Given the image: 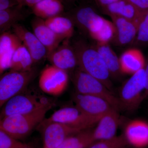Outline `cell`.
Here are the masks:
<instances>
[{"label": "cell", "mask_w": 148, "mask_h": 148, "mask_svg": "<svg viewBox=\"0 0 148 148\" xmlns=\"http://www.w3.org/2000/svg\"><path fill=\"white\" fill-rule=\"evenodd\" d=\"M111 16L114 21L118 41L120 44L127 45L136 38L141 21L129 20L115 15Z\"/></svg>", "instance_id": "e0dca14e"}, {"label": "cell", "mask_w": 148, "mask_h": 148, "mask_svg": "<svg viewBox=\"0 0 148 148\" xmlns=\"http://www.w3.org/2000/svg\"><path fill=\"white\" fill-rule=\"evenodd\" d=\"M129 145L124 134H122L108 140L95 142L87 148H127Z\"/></svg>", "instance_id": "4316f807"}, {"label": "cell", "mask_w": 148, "mask_h": 148, "mask_svg": "<svg viewBox=\"0 0 148 148\" xmlns=\"http://www.w3.org/2000/svg\"><path fill=\"white\" fill-rule=\"evenodd\" d=\"M22 44L14 33L7 32L0 36V72L1 74L10 68L11 61L15 51Z\"/></svg>", "instance_id": "9a60e30c"}, {"label": "cell", "mask_w": 148, "mask_h": 148, "mask_svg": "<svg viewBox=\"0 0 148 148\" xmlns=\"http://www.w3.org/2000/svg\"><path fill=\"white\" fill-rule=\"evenodd\" d=\"M136 39L140 44L148 45V9L145 12L140 21Z\"/></svg>", "instance_id": "f546056e"}, {"label": "cell", "mask_w": 148, "mask_h": 148, "mask_svg": "<svg viewBox=\"0 0 148 148\" xmlns=\"http://www.w3.org/2000/svg\"><path fill=\"white\" fill-rule=\"evenodd\" d=\"M32 27L34 34L46 49L47 56L64 41L48 27L44 19L36 16L32 20Z\"/></svg>", "instance_id": "5bb4252c"}, {"label": "cell", "mask_w": 148, "mask_h": 148, "mask_svg": "<svg viewBox=\"0 0 148 148\" xmlns=\"http://www.w3.org/2000/svg\"><path fill=\"white\" fill-rule=\"evenodd\" d=\"M73 82L76 93L103 98L118 111L121 110L118 97L101 81L89 74L78 68L74 73Z\"/></svg>", "instance_id": "3957f363"}, {"label": "cell", "mask_w": 148, "mask_h": 148, "mask_svg": "<svg viewBox=\"0 0 148 148\" xmlns=\"http://www.w3.org/2000/svg\"><path fill=\"white\" fill-rule=\"evenodd\" d=\"M27 148H30V147H27Z\"/></svg>", "instance_id": "8d00e7d4"}, {"label": "cell", "mask_w": 148, "mask_h": 148, "mask_svg": "<svg viewBox=\"0 0 148 148\" xmlns=\"http://www.w3.org/2000/svg\"><path fill=\"white\" fill-rule=\"evenodd\" d=\"M52 107L49 106L30 113L4 118L0 121V130L17 140L22 139L42 121L46 114Z\"/></svg>", "instance_id": "7a4b0ae2"}, {"label": "cell", "mask_w": 148, "mask_h": 148, "mask_svg": "<svg viewBox=\"0 0 148 148\" xmlns=\"http://www.w3.org/2000/svg\"><path fill=\"white\" fill-rule=\"evenodd\" d=\"M33 58L29 51L22 43L15 51L12 58L11 71L25 72L31 71L34 65Z\"/></svg>", "instance_id": "cb8c5ba5"}, {"label": "cell", "mask_w": 148, "mask_h": 148, "mask_svg": "<svg viewBox=\"0 0 148 148\" xmlns=\"http://www.w3.org/2000/svg\"><path fill=\"white\" fill-rule=\"evenodd\" d=\"M146 75L145 68L132 75L123 86L119 98L121 110L132 111L138 108L145 98Z\"/></svg>", "instance_id": "8992f818"}, {"label": "cell", "mask_w": 148, "mask_h": 148, "mask_svg": "<svg viewBox=\"0 0 148 148\" xmlns=\"http://www.w3.org/2000/svg\"><path fill=\"white\" fill-rule=\"evenodd\" d=\"M128 1L141 10H145L148 9V0H128Z\"/></svg>", "instance_id": "1f68e13d"}, {"label": "cell", "mask_w": 148, "mask_h": 148, "mask_svg": "<svg viewBox=\"0 0 148 148\" xmlns=\"http://www.w3.org/2000/svg\"><path fill=\"white\" fill-rule=\"evenodd\" d=\"M25 7L19 5L10 8L0 10V31L1 34L8 32L19 21L27 16Z\"/></svg>", "instance_id": "44dd1931"}, {"label": "cell", "mask_w": 148, "mask_h": 148, "mask_svg": "<svg viewBox=\"0 0 148 148\" xmlns=\"http://www.w3.org/2000/svg\"><path fill=\"white\" fill-rule=\"evenodd\" d=\"M35 74V70L32 69L25 72L10 71L3 75L0 79V107L24 90Z\"/></svg>", "instance_id": "52a82bcc"}, {"label": "cell", "mask_w": 148, "mask_h": 148, "mask_svg": "<svg viewBox=\"0 0 148 148\" xmlns=\"http://www.w3.org/2000/svg\"><path fill=\"white\" fill-rule=\"evenodd\" d=\"M95 1L98 4L101 5V6L104 8L109 5L120 1V0H95Z\"/></svg>", "instance_id": "836d02e7"}, {"label": "cell", "mask_w": 148, "mask_h": 148, "mask_svg": "<svg viewBox=\"0 0 148 148\" xmlns=\"http://www.w3.org/2000/svg\"><path fill=\"white\" fill-rule=\"evenodd\" d=\"M95 143L92 130L86 129L69 136L57 148H87Z\"/></svg>", "instance_id": "d4e9b609"}, {"label": "cell", "mask_w": 148, "mask_h": 148, "mask_svg": "<svg viewBox=\"0 0 148 148\" xmlns=\"http://www.w3.org/2000/svg\"><path fill=\"white\" fill-rule=\"evenodd\" d=\"M146 75V87L145 91V98L148 97V63L145 68Z\"/></svg>", "instance_id": "e575fe53"}, {"label": "cell", "mask_w": 148, "mask_h": 148, "mask_svg": "<svg viewBox=\"0 0 148 148\" xmlns=\"http://www.w3.org/2000/svg\"><path fill=\"white\" fill-rule=\"evenodd\" d=\"M101 118L88 115L76 106L67 107L55 111L48 118L44 119L39 126L41 128L50 123H59L82 131L93 127Z\"/></svg>", "instance_id": "277c9868"}, {"label": "cell", "mask_w": 148, "mask_h": 148, "mask_svg": "<svg viewBox=\"0 0 148 148\" xmlns=\"http://www.w3.org/2000/svg\"><path fill=\"white\" fill-rule=\"evenodd\" d=\"M29 146L21 143L0 130V148H27Z\"/></svg>", "instance_id": "f1b7e54d"}, {"label": "cell", "mask_w": 148, "mask_h": 148, "mask_svg": "<svg viewBox=\"0 0 148 148\" xmlns=\"http://www.w3.org/2000/svg\"><path fill=\"white\" fill-rule=\"evenodd\" d=\"M74 18L77 24L88 31L91 36L101 29L106 20L89 7L79 9L76 12Z\"/></svg>", "instance_id": "2e32d148"}, {"label": "cell", "mask_w": 148, "mask_h": 148, "mask_svg": "<svg viewBox=\"0 0 148 148\" xmlns=\"http://www.w3.org/2000/svg\"><path fill=\"white\" fill-rule=\"evenodd\" d=\"M18 5L16 0H0V10L10 8Z\"/></svg>", "instance_id": "4dcf8cb0"}, {"label": "cell", "mask_w": 148, "mask_h": 148, "mask_svg": "<svg viewBox=\"0 0 148 148\" xmlns=\"http://www.w3.org/2000/svg\"><path fill=\"white\" fill-rule=\"evenodd\" d=\"M70 1H74V0H70Z\"/></svg>", "instance_id": "d590c367"}, {"label": "cell", "mask_w": 148, "mask_h": 148, "mask_svg": "<svg viewBox=\"0 0 148 148\" xmlns=\"http://www.w3.org/2000/svg\"><path fill=\"white\" fill-rule=\"evenodd\" d=\"M108 67L110 75H117L121 72L119 59L107 44H98L96 49Z\"/></svg>", "instance_id": "484cf974"}, {"label": "cell", "mask_w": 148, "mask_h": 148, "mask_svg": "<svg viewBox=\"0 0 148 148\" xmlns=\"http://www.w3.org/2000/svg\"><path fill=\"white\" fill-rule=\"evenodd\" d=\"M119 61L121 72L125 73L133 74L145 68L144 56L138 49L126 51L123 53Z\"/></svg>", "instance_id": "ffe728a7"}, {"label": "cell", "mask_w": 148, "mask_h": 148, "mask_svg": "<svg viewBox=\"0 0 148 148\" xmlns=\"http://www.w3.org/2000/svg\"><path fill=\"white\" fill-rule=\"evenodd\" d=\"M45 20L48 27L64 40H69L73 34V23L68 17L58 15Z\"/></svg>", "instance_id": "603a6c76"}, {"label": "cell", "mask_w": 148, "mask_h": 148, "mask_svg": "<svg viewBox=\"0 0 148 148\" xmlns=\"http://www.w3.org/2000/svg\"><path fill=\"white\" fill-rule=\"evenodd\" d=\"M115 33L116 29L114 24L106 20L101 29L91 37L98 41L99 43L107 44L112 38Z\"/></svg>", "instance_id": "83f0119b"}, {"label": "cell", "mask_w": 148, "mask_h": 148, "mask_svg": "<svg viewBox=\"0 0 148 148\" xmlns=\"http://www.w3.org/2000/svg\"><path fill=\"white\" fill-rule=\"evenodd\" d=\"M42 128L43 148H57L69 136L80 132L66 125L52 122Z\"/></svg>", "instance_id": "9c48e42d"}, {"label": "cell", "mask_w": 148, "mask_h": 148, "mask_svg": "<svg viewBox=\"0 0 148 148\" xmlns=\"http://www.w3.org/2000/svg\"><path fill=\"white\" fill-rule=\"evenodd\" d=\"M53 105L49 99L43 96L19 94L11 98L3 106L0 118L1 120L13 115L30 113Z\"/></svg>", "instance_id": "5b68a950"}, {"label": "cell", "mask_w": 148, "mask_h": 148, "mask_svg": "<svg viewBox=\"0 0 148 148\" xmlns=\"http://www.w3.org/2000/svg\"><path fill=\"white\" fill-rule=\"evenodd\" d=\"M47 58L51 65L67 72L78 66L76 54L73 47L69 44V40L63 41Z\"/></svg>", "instance_id": "7c38bea8"}, {"label": "cell", "mask_w": 148, "mask_h": 148, "mask_svg": "<svg viewBox=\"0 0 148 148\" xmlns=\"http://www.w3.org/2000/svg\"><path fill=\"white\" fill-rule=\"evenodd\" d=\"M129 145L135 147H144L148 145V123L140 120L130 122L124 134Z\"/></svg>", "instance_id": "ac0fdd59"}, {"label": "cell", "mask_w": 148, "mask_h": 148, "mask_svg": "<svg viewBox=\"0 0 148 148\" xmlns=\"http://www.w3.org/2000/svg\"><path fill=\"white\" fill-rule=\"evenodd\" d=\"M73 99L77 108L91 116L101 118L112 109L114 108L108 101L97 96L76 92L73 95Z\"/></svg>", "instance_id": "30bf717a"}, {"label": "cell", "mask_w": 148, "mask_h": 148, "mask_svg": "<svg viewBox=\"0 0 148 148\" xmlns=\"http://www.w3.org/2000/svg\"><path fill=\"white\" fill-rule=\"evenodd\" d=\"M73 48L78 69L100 80L111 90L110 73L97 49L82 42L77 43Z\"/></svg>", "instance_id": "6da1fadb"}, {"label": "cell", "mask_w": 148, "mask_h": 148, "mask_svg": "<svg viewBox=\"0 0 148 148\" xmlns=\"http://www.w3.org/2000/svg\"><path fill=\"white\" fill-rule=\"evenodd\" d=\"M104 10L110 16H121L133 21H141L146 10H141L128 0H120L107 6Z\"/></svg>", "instance_id": "d6986e66"}, {"label": "cell", "mask_w": 148, "mask_h": 148, "mask_svg": "<svg viewBox=\"0 0 148 148\" xmlns=\"http://www.w3.org/2000/svg\"><path fill=\"white\" fill-rule=\"evenodd\" d=\"M119 112L113 108L102 116L97 127L92 130V136L95 143L115 137L120 122Z\"/></svg>", "instance_id": "4fadbf2b"}, {"label": "cell", "mask_w": 148, "mask_h": 148, "mask_svg": "<svg viewBox=\"0 0 148 148\" xmlns=\"http://www.w3.org/2000/svg\"><path fill=\"white\" fill-rule=\"evenodd\" d=\"M32 8L35 16L44 20L60 15L64 9L61 0H41Z\"/></svg>", "instance_id": "7402d4cb"}, {"label": "cell", "mask_w": 148, "mask_h": 148, "mask_svg": "<svg viewBox=\"0 0 148 148\" xmlns=\"http://www.w3.org/2000/svg\"><path fill=\"white\" fill-rule=\"evenodd\" d=\"M69 81L68 72L51 65L46 67L41 73L39 86L47 94L58 96L66 90Z\"/></svg>", "instance_id": "ba28073f"}, {"label": "cell", "mask_w": 148, "mask_h": 148, "mask_svg": "<svg viewBox=\"0 0 148 148\" xmlns=\"http://www.w3.org/2000/svg\"><path fill=\"white\" fill-rule=\"evenodd\" d=\"M41 1V0H16L19 5L24 7L28 6L31 8Z\"/></svg>", "instance_id": "d6a6232c"}, {"label": "cell", "mask_w": 148, "mask_h": 148, "mask_svg": "<svg viewBox=\"0 0 148 148\" xmlns=\"http://www.w3.org/2000/svg\"><path fill=\"white\" fill-rule=\"evenodd\" d=\"M13 33L21 40L22 44L29 51L32 56L34 64H36L47 58L46 49L35 36L23 25L15 24L12 27Z\"/></svg>", "instance_id": "8fae6325"}]
</instances>
